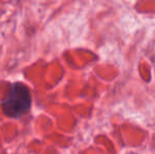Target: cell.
<instances>
[{
	"instance_id": "cell-1",
	"label": "cell",
	"mask_w": 155,
	"mask_h": 154,
	"mask_svg": "<svg viewBox=\"0 0 155 154\" xmlns=\"http://www.w3.org/2000/svg\"><path fill=\"white\" fill-rule=\"evenodd\" d=\"M32 105V97L28 87L22 84H14L11 86L8 93L2 99V111L6 116L19 118L29 112Z\"/></svg>"
}]
</instances>
